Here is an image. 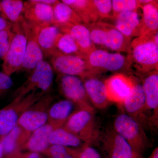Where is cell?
<instances>
[{
	"mask_svg": "<svg viewBox=\"0 0 158 158\" xmlns=\"http://www.w3.org/2000/svg\"><path fill=\"white\" fill-rule=\"evenodd\" d=\"M148 158H158V148H156Z\"/></svg>",
	"mask_w": 158,
	"mask_h": 158,
	"instance_id": "obj_40",
	"label": "cell"
},
{
	"mask_svg": "<svg viewBox=\"0 0 158 158\" xmlns=\"http://www.w3.org/2000/svg\"><path fill=\"white\" fill-rule=\"evenodd\" d=\"M82 142L77 136L64 127L55 129L49 137V143L52 145L58 144L66 147H76L81 145Z\"/></svg>",
	"mask_w": 158,
	"mask_h": 158,
	"instance_id": "obj_25",
	"label": "cell"
},
{
	"mask_svg": "<svg viewBox=\"0 0 158 158\" xmlns=\"http://www.w3.org/2000/svg\"><path fill=\"white\" fill-rule=\"evenodd\" d=\"M11 25L0 31V59L3 60L9 51L14 33Z\"/></svg>",
	"mask_w": 158,
	"mask_h": 158,
	"instance_id": "obj_33",
	"label": "cell"
},
{
	"mask_svg": "<svg viewBox=\"0 0 158 158\" xmlns=\"http://www.w3.org/2000/svg\"><path fill=\"white\" fill-rule=\"evenodd\" d=\"M143 11L141 19L140 35L153 34L157 33L158 30V1L141 6Z\"/></svg>",
	"mask_w": 158,
	"mask_h": 158,
	"instance_id": "obj_22",
	"label": "cell"
},
{
	"mask_svg": "<svg viewBox=\"0 0 158 158\" xmlns=\"http://www.w3.org/2000/svg\"><path fill=\"white\" fill-rule=\"evenodd\" d=\"M86 60L91 67L100 73L104 71L117 72L129 70L131 60L119 53H110L101 49L94 51L87 57Z\"/></svg>",
	"mask_w": 158,
	"mask_h": 158,
	"instance_id": "obj_7",
	"label": "cell"
},
{
	"mask_svg": "<svg viewBox=\"0 0 158 158\" xmlns=\"http://www.w3.org/2000/svg\"><path fill=\"white\" fill-rule=\"evenodd\" d=\"M2 9L6 20L11 23H17L23 16L24 2L20 0H2Z\"/></svg>",
	"mask_w": 158,
	"mask_h": 158,
	"instance_id": "obj_29",
	"label": "cell"
},
{
	"mask_svg": "<svg viewBox=\"0 0 158 158\" xmlns=\"http://www.w3.org/2000/svg\"><path fill=\"white\" fill-rule=\"evenodd\" d=\"M18 115L14 109L6 108L0 110V136L6 135L17 124Z\"/></svg>",
	"mask_w": 158,
	"mask_h": 158,
	"instance_id": "obj_30",
	"label": "cell"
},
{
	"mask_svg": "<svg viewBox=\"0 0 158 158\" xmlns=\"http://www.w3.org/2000/svg\"><path fill=\"white\" fill-rule=\"evenodd\" d=\"M51 158H75L70 153L69 148V152H68L62 154L60 155L56 156L53 157Z\"/></svg>",
	"mask_w": 158,
	"mask_h": 158,
	"instance_id": "obj_39",
	"label": "cell"
},
{
	"mask_svg": "<svg viewBox=\"0 0 158 158\" xmlns=\"http://www.w3.org/2000/svg\"><path fill=\"white\" fill-rule=\"evenodd\" d=\"M114 131L125 139L133 149L141 154L148 144V138L141 125L126 114L116 117Z\"/></svg>",
	"mask_w": 158,
	"mask_h": 158,
	"instance_id": "obj_5",
	"label": "cell"
},
{
	"mask_svg": "<svg viewBox=\"0 0 158 158\" xmlns=\"http://www.w3.org/2000/svg\"><path fill=\"white\" fill-rule=\"evenodd\" d=\"M47 113L43 111L29 110L23 113L17 123L19 127L28 132H34L46 124L48 119Z\"/></svg>",
	"mask_w": 158,
	"mask_h": 158,
	"instance_id": "obj_23",
	"label": "cell"
},
{
	"mask_svg": "<svg viewBox=\"0 0 158 158\" xmlns=\"http://www.w3.org/2000/svg\"><path fill=\"white\" fill-rule=\"evenodd\" d=\"M0 17L3 18L5 19H6V18H5V16H4V13H3L2 9L1 1H0Z\"/></svg>",
	"mask_w": 158,
	"mask_h": 158,
	"instance_id": "obj_41",
	"label": "cell"
},
{
	"mask_svg": "<svg viewBox=\"0 0 158 158\" xmlns=\"http://www.w3.org/2000/svg\"><path fill=\"white\" fill-rule=\"evenodd\" d=\"M59 87L64 96L80 108L94 110L86 93L84 83L77 77L59 74Z\"/></svg>",
	"mask_w": 158,
	"mask_h": 158,
	"instance_id": "obj_9",
	"label": "cell"
},
{
	"mask_svg": "<svg viewBox=\"0 0 158 158\" xmlns=\"http://www.w3.org/2000/svg\"><path fill=\"white\" fill-rule=\"evenodd\" d=\"M56 128L50 124H45L34 131L24 147L31 152H44L49 145L51 133Z\"/></svg>",
	"mask_w": 158,
	"mask_h": 158,
	"instance_id": "obj_20",
	"label": "cell"
},
{
	"mask_svg": "<svg viewBox=\"0 0 158 158\" xmlns=\"http://www.w3.org/2000/svg\"><path fill=\"white\" fill-rule=\"evenodd\" d=\"M11 23L7 20L0 17V31L11 25Z\"/></svg>",
	"mask_w": 158,
	"mask_h": 158,
	"instance_id": "obj_38",
	"label": "cell"
},
{
	"mask_svg": "<svg viewBox=\"0 0 158 158\" xmlns=\"http://www.w3.org/2000/svg\"><path fill=\"white\" fill-rule=\"evenodd\" d=\"M53 9L55 18L54 23H64L71 24L83 23L81 18L76 12L70 7L61 1H59L53 7Z\"/></svg>",
	"mask_w": 158,
	"mask_h": 158,
	"instance_id": "obj_26",
	"label": "cell"
},
{
	"mask_svg": "<svg viewBox=\"0 0 158 158\" xmlns=\"http://www.w3.org/2000/svg\"><path fill=\"white\" fill-rule=\"evenodd\" d=\"M6 158H40L39 153L31 152L21 153L19 152L15 153Z\"/></svg>",
	"mask_w": 158,
	"mask_h": 158,
	"instance_id": "obj_37",
	"label": "cell"
},
{
	"mask_svg": "<svg viewBox=\"0 0 158 158\" xmlns=\"http://www.w3.org/2000/svg\"><path fill=\"white\" fill-rule=\"evenodd\" d=\"M64 125V128L87 145L96 143L100 137L94 118V110L80 108L71 115Z\"/></svg>",
	"mask_w": 158,
	"mask_h": 158,
	"instance_id": "obj_3",
	"label": "cell"
},
{
	"mask_svg": "<svg viewBox=\"0 0 158 158\" xmlns=\"http://www.w3.org/2000/svg\"><path fill=\"white\" fill-rule=\"evenodd\" d=\"M23 16L17 23H12L14 36L8 52L3 59V72L11 76L20 69L25 55L27 38Z\"/></svg>",
	"mask_w": 158,
	"mask_h": 158,
	"instance_id": "obj_4",
	"label": "cell"
},
{
	"mask_svg": "<svg viewBox=\"0 0 158 158\" xmlns=\"http://www.w3.org/2000/svg\"><path fill=\"white\" fill-rule=\"evenodd\" d=\"M86 26L94 44L116 52L130 53L131 38L123 34L113 25L100 21Z\"/></svg>",
	"mask_w": 158,
	"mask_h": 158,
	"instance_id": "obj_2",
	"label": "cell"
},
{
	"mask_svg": "<svg viewBox=\"0 0 158 158\" xmlns=\"http://www.w3.org/2000/svg\"><path fill=\"white\" fill-rule=\"evenodd\" d=\"M34 25L37 41L40 47L44 56L50 58L56 52V40L61 32L54 25H38L35 24Z\"/></svg>",
	"mask_w": 158,
	"mask_h": 158,
	"instance_id": "obj_18",
	"label": "cell"
},
{
	"mask_svg": "<svg viewBox=\"0 0 158 158\" xmlns=\"http://www.w3.org/2000/svg\"><path fill=\"white\" fill-rule=\"evenodd\" d=\"M113 17L116 15L129 11H138L140 8V4L136 0H113L112 1Z\"/></svg>",
	"mask_w": 158,
	"mask_h": 158,
	"instance_id": "obj_31",
	"label": "cell"
},
{
	"mask_svg": "<svg viewBox=\"0 0 158 158\" xmlns=\"http://www.w3.org/2000/svg\"><path fill=\"white\" fill-rule=\"evenodd\" d=\"M4 156V153H3V150L2 144L0 143V158H2Z\"/></svg>",
	"mask_w": 158,
	"mask_h": 158,
	"instance_id": "obj_42",
	"label": "cell"
},
{
	"mask_svg": "<svg viewBox=\"0 0 158 158\" xmlns=\"http://www.w3.org/2000/svg\"><path fill=\"white\" fill-rule=\"evenodd\" d=\"M141 77L145 94L146 110L152 111V122L156 125L158 113V73L155 70L144 74H138Z\"/></svg>",
	"mask_w": 158,
	"mask_h": 158,
	"instance_id": "obj_15",
	"label": "cell"
},
{
	"mask_svg": "<svg viewBox=\"0 0 158 158\" xmlns=\"http://www.w3.org/2000/svg\"><path fill=\"white\" fill-rule=\"evenodd\" d=\"M54 79V69L47 61H41L34 70L29 78L16 91V98L21 99L31 90L40 89L43 92L49 90Z\"/></svg>",
	"mask_w": 158,
	"mask_h": 158,
	"instance_id": "obj_8",
	"label": "cell"
},
{
	"mask_svg": "<svg viewBox=\"0 0 158 158\" xmlns=\"http://www.w3.org/2000/svg\"><path fill=\"white\" fill-rule=\"evenodd\" d=\"M108 99L122 105L134 86V78L123 73H116L104 81Z\"/></svg>",
	"mask_w": 158,
	"mask_h": 158,
	"instance_id": "obj_13",
	"label": "cell"
},
{
	"mask_svg": "<svg viewBox=\"0 0 158 158\" xmlns=\"http://www.w3.org/2000/svg\"><path fill=\"white\" fill-rule=\"evenodd\" d=\"M50 59L51 65L59 74L77 77L82 80L99 73L90 66L87 60L77 56L56 52Z\"/></svg>",
	"mask_w": 158,
	"mask_h": 158,
	"instance_id": "obj_6",
	"label": "cell"
},
{
	"mask_svg": "<svg viewBox=\"0 0 158 158\" xmlns=\"http://www.w3.org/2000/svg\"><path fill=\"white\" fill-rule=\"evenodd\" d=\"M12 84L13 82L10 76L0 71V90H8L12 86Z\"/></svg>",
	"mask_w": 158,
	"mask_h": 158,
	"instance_id": "obj_36",
	"label": "cell"
},
{
	"mask_svg": "<svg viewBox=\"0 0 158 158\" xmlns=\"http://www.w3.org/2000/svg\"><path fill=\"white\" fill-rule=\"evenodd\" d=\"M122 105L127 115L138 122L142 127L148 126V118L146 114V100L142 85L134 78V86L129 95Z\"/></svg>",
	"mask_w": 158,
	"mask_h": 158,
	"instance_id": "obj_10",
	"label": "cell"
},
{
	"mask_svg": "<svg viewBox=\"0 0 158 158\" xmlns=\"http://www.w3.org/2000/svg\"><path fill=\"white\" fill-rule=\"evenodd\" d=\"M53 25L58 28L60 32L70 35L86 59L90 53L96 49L95 44L91 40L89 29L85 24L55 23Z\"/></svg>",
	"mask_w": 158,
	"mask_h": 158,
	"instance_id": "obj_14",
	"label": "cell"
},
{
	"mask_svg": "<svg viewBox=\"0 0 158 158\" xmlns=\"http://www.w3.org/2000/svg\"><path fill=\"white\" fill-rule=\"evenodd\" d=\"M99 139L108 158H141V154L114 130L106 133Z\"/></svg>",
	"mask_w": 158,
	"mask_h": 158,
	"instance_id": "obj_11",
	"label": "cell"
},
{
	"mask_svg": "<svg viewBox=\"0 0 158 158\" xmlns=\"http://www.w3.org/2000/svg\"><path fill=\"white\" fill-rule=\"evenodd\" d=\"M90 76L82 80L86 93L93 106L100 110L106 109L109 105L104 81L97 77Z\"/></svg>",
	"mask_w": 158,
	"mask_h": 158,
	"instance_id": "obj_17",
	"label": "cell"
},
{
	"mask_svg": "<svg viewBox=\"0 0 158 158\" xmlns=\"http://www.w3.org/2000/svg\"><path fill=\"white\" fill-rule=\"evenodd\" d=\"M96 13L100 19H112V1L110 0H91Z\"/></svg>",
	"mask_w": 158,
	"mask_h": 158,
	"instance_id": "obj_32",
	"label": "cell"
},
{
	"mask_svg": "<svg viewBox=\"0 0 158 158\" xmlns=\"http://www.w3.org/2000/svg\"><path fill=\"white\" fill-rule=\"evenodd\" d=\"M61 2L73 9L86 25L100 21L91 0H62Z\"/></svg>",
	"mask_w": 158,
	"mask_h": 158,
	"instance_id": "obj_21",
	"label": "cell"
},
{
	"mask_svg": "<svg viewBox=\"0 0 158 158\" xmlns=\"http://www.w3.org/2000/svg\"><path fill=\"white\" fill-rule=\"evenodd\" d=\"M68 152V147H65L62 145H58V144H53L48 148L44 152L52 158L60 155L62 154Z\"/></svg>",
	"mask_w": 158,
	"mask_h": 158,
	"instance_id": "obj_35",
	"label": "cell"
},
{
	"mask_svg": "<svg viewBox=\"0 0 158 158\" xmlns=\"http://www.w3.org/2000/svg\"><path fill=\"white\" fill-rule=\"evenodd\" d=\"M69 149L75 158H102L98 152L91 145L85 144L79 149Z\"/></svg>",
	"mask_w": 158,
	"mask_h": 158,
	"instance_id": "obj_34",
	"label": "cell"
},
{
	"mask_svg": "<svg viewBox=\"0 0 158 158\" xmlns=\"http://www.w3.org/2000/svg\"><path fill=\"white\" fill-rule=\"evenodd\" d=\"M22 128L16 125L9 134L1 137L0 143L6 157L19 152V141L22 136Z\"/></svg>",
	"mask_w": 158,
	"mask_h": 158,
	"instance_id": "obj_28",
	"label": "cell"
},
{
	"mask_svg": "<svg viewBox=\"0 0 158 158\" xmlns=\"http://www.w3.org/2000/svg\"><path fill=\"white\" fill-rule=\"evenodd\" d=\"M128 56L138 74L158 70V32L136 37L131 43Z\"/></svg>",
	"mask_w": 158,
	"mask_h": 158,
	"instance_id": "obj_1",
	"label": "cell"
},
{
	"mask_svg": "<svg viewBox=\"0 0 158 158\" xmlns=\"http://www.w3.org/2000/svg\"><path fill=\"white\" fill-rule=\"evenodd\" d=\"M56 52L77 56L86 59V57L79 49L73 38L69 34L61 32L58 35L56 42Z\"/></svg>",
	"mask_w": 158,
	"mask_h": 158,
	"instance_id": "obj_27",
	"label": "cell"
},
{
	"mask_svg": "<svg viewBox=\"0 0 158 158\" xmlns=\"http://www.w3.org/2000/svg\"><path fill=\"white\" fill-rule=\"evenodd\" d=\"M113 19L115 20L116 28L127 37L132 38L140 36L141 19L138 11L122 12Z\"/></svg>",
	"mask_w": 158,
	"mask_h": 158,
	"instance_id": "obj_19",
	"label": "cell"
},
{
	"mask_svg": "<svg viewBox=\"0 0 158 158\" xmlns=\"http://www.w3.org/2000/svg\"><path fill=\"white\" fill-rule=\"evenodd\" d=\"M74 104L73 102L67 99L58 102L53 105L49 113V116L53 122L51 124L58 128L65 124L73 113Z\"/></svg>",
	"mask_w": 158,
	"mask_h": 158,
	"instance_id": "obj_24",
	"label": "cell"
},
{
	"mask_svg": "<svg viewBox=\"0 0 158 158\" xmlns=\"http://www.w3.org/2000/svg\"><path fill=\"white\" fill-rule=\"evenodd\" d=\"M23 16L26 20L35 24H52L55 22L52 6L38 3L36 0L24 2Z\"/></svg>",
	"mask_w": 158,
	"mask_h": 158,
	"instance_id": "obj_16",
	"label": "cell"
},
{
	"mask_svg": "<svg viewBox=\"0 0 158 158\" xmlns=\"http://www.w3.org/2000/svg\"><path fill=\"white\" fill-rule=\"evenodd\" d=\"M23 27L27 46L24 58L19 70L29 71L34 70L43 61L44 55L37 42L34 24L24 19Z\"/></svg>",
	"mask_w": 158,
	"mask_h": 158,
	"instance_id": "obj_12",
	"label": "cell"
}]
</instances>
